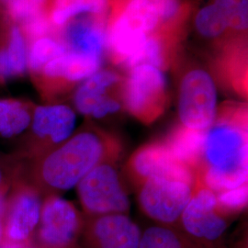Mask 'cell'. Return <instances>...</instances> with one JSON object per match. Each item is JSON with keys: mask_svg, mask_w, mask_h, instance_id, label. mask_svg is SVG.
<instances>
[{"mask_svg": "<svg viewBox=\"0 0 248 248\" xmlns=\"http://www.w3.org/2000/svg\"><path fill=\"white\" fill-rule=\"evenodd\" d=\"M248 116L244 108L217 113L206 131L197 178L215 193L248 184Z\"/></svg>", "mask_w": 248, "mask_h": 248, "instance_id": "6da1fadb", "label": "cell"}, {"mask_svg": "<svg viewBox=\"0 0 248 248\" xmlns=\"http://www.w3.org/2000/svg\"><path fill=\"white\" fill-rule=\"evenodd\" d=\"M120 151L112 135L97 129L82 131L40 156L38 180L53 190L69 189L98 165L114 162Z\"/></svg>", "mask_w": 248, "mask_h": 248, "instance_id": "7a4b0ae2", "label": "cell"}, {"mask_svg": "<svg viewBox=\"0 0 248 248\" xmlns=\"http://www.w3.org/2000/svg\"><path fill=\"white\" fill-rule=\"evenodd\" d=\"M230 215L219 207L216 193L197 178L190 201L180 217V229L206 248H215L229 225Z\"/></svg>", "mask_w": 248, "mask_h": 248, "instance_id": "3957f363", "label": "cell"}, {"mask_svg": "<svg viewBox=\"0 0 248 248\" xmlns=\"http://www.w3.org/2000/svg\"><path fill=\"white\" fill-rule=\"evenodd\" d=\"M177 104L181 125L206 132L217 115V89L210 73L201 68L187 72L180 82Z\"/></svg>", "mask_w": 248, "mask_h": 248, "instance_id": "277c9868", "label": "cell"}, {"mask_svg": "<svg viewBox=\"0 0 248 248\" xmlns=\"http://www.w3.org/2000/svg\"><path fill=\"white\" fill-rule=\"evenodd\" d=\"M124 102L127 110L144 124L155 121L167 104V78L163 71L142 64L129 70L124 83Z\"/></svg>", "mask_w": 248, "mask_h": 248, "instance_id": "5b68a950", "label": "cell"}, {"mask_svg": "<svg viewBox=\"0 0 248 248\" xmlns=\"http://www.w3.org/2000/svg\"><path fill=\"white\" fill-rule=\"evenodd\" d=\"M78 186V193L88 216L127 213L129 198L113 162H105L92 169Z\"/></svg>", "mask_w": 248, "mask_h": 248, "instance_id": "8992f818", "label": "cell"}, {"mask_svg": "<svg viewBox=\"0 0 248 248\" xmlns=\"http://www.w3.org/2000/svg\"><path fill=\"white\" fill-rule=\"evenodd\" d=\"M194 186L174 178H148L141 184L139 202L143 213L158 224L178 227Z\"/></svg>", "mask_w": 248, "mask_h": 248, "instance_id": "52a82bcc", "label": "cell"}, {"mask_svg": "<svg viewBox=\"0 0 248 248\" xmlns=\"http://www.w3.org/2000/svg\"><path fill=\"white\" fill-rule=\"evenodd\" d=\"M84 218L73 204L50 195L41 209L38 240L42 248H73L81 236Z\"/></svg>", "mask_w": 248, "mask_h": 248, "instance_id": "ba28073f", "label": "cell"}, {"mask_svg": "<svg viewBox=\"0 0 248 248\" xmlns=\"http://www.w3.org/2000/svg\"><path fill=\"white\" fill-rule=\"evenodd\" d=\"M81 236L86 248H139L142 231L125 213L88 216Z\"/></svg>", "mask_w": 248, "mask_h": 248, "instance_id": "9c48e42d", "label": "cell"}, {"mask_svg": "<svg viewBox=\"0 0 248 248\" xmlns=\"http://www.w3.org/2000/svg\"><path fill=\"white\" fill-rule=\"evenodd\" d=\"M128 170L140 184L152 177H168L195 186L197 173L174 157L164 141L150 142L135 151Z\"/></svg>", "mask_w": 248, "mask_h": 248, "instance_id": "30bf717a", "label": "cell"}, {"mask_svg": "<svg viewBox=\"0 0 248 248\" xmlns=\"http://www.w3.org/2000/svg\"><path fill=\"white\" fill-rule=\"evenodd\" d=\"M76 114L65 105L38 107L32 117L33 148L39 156L66 141L74 131Z\"/></svg>", "mask_w": 248, "mask_h": 248, "instance_id": "8fae6325", "label": "cell"}, {"mask_svg": "<svg viewBox=\"0 0 248 248\" xmlns=\"http://www.w3.org/2000/svg\"><path fill=\"white\" fill-rule=\"evenodd\" d=\"M41 201L34 187L19 186L12 196L4 228L5 243L27 244L40 222Z\"/></svg>", "mask_w": 248, "mask_h": 248, "instance_id": "7c38bea8", "label": "cell"}, {"mask_svg": "<svg viewBox=\"0 0 248 248\" xmlns=\"http://www.w3.org/2000/svg\"><path fill=\"white\" fill-rule=\"evenodd\" d=\"M121 81L115 72L95 73L81 84L75 95V105L80 113L101 119L121 108V103L107 95L108 90Z\"/></svg>", "mask_w": 248, "mask_h": 248, "instance_id": "4fadbf2b", "label": "cell"}, {"mask_svg": "<svg viewBox=\"0 0 248 248\" xmlns=\"http://www.w3.org/2000/svg\"><path fill=\"white\" fill-rule=\"evenodd\" d=\"M62 36L63 45L70 53L101 58L106 49L107 30L101 16L91 15L72 20Z\"/></svg>", "mask_w": 248, "mask_h": 248, "instance_id": "5bb4252c", "label": "cell"}, {"mask_svg": "<svg viewBox=\"0 0 248 248\" xmlns=\"http://www.w3.org/2000/svg\"><path fill=\"white\" fill-rule=\"evenodd\" d=\"M101 58L66 52L48 62L41 71L45 79L74 83L99 71Z\"/></svg>", "mask_w": 248, "mask_h": 248, "instance_id": "9a60e30c", "label": "cell"}, {"mask_svg": "<svg viewBox=\"0 0 248 248\" xmlns=\"http://www.w3.org/2000/svg\"><path fill=\"white\" fill-rule=\"evenodd\" d=\"M205 133L179 125L172 130L164 142L176 159L197 173L202 157Z\"/></svg>", "mask_w": 248, "mask_h": 248, "instance_id": "2e32d148", "label": "cell"}, {"mask_svg": "<svg viewBox=\"0 0 248 248\" xmlns=\"http://www.w3.org/2000/svg\"><path fill=\"white\" fill-rule=\"evenodd\" d=\"M139 248H206L177 226L156 224L143 231Z\"/></svg>", "mask_w": 248, "mask_h": 248, "instance_id": "e0dca14e", "label": "cell"}, {"mask_svg": "<svg viewBox=\"0 0 248 248\" xmlns=\"http://www.w3.org/2000/svg\"><path fill=\"white\" fill-rule=\"evenodd\" d=\"M134 30L151 35L160 24L157 9L152 0H126L116 14Z\"/></svg>", "mask_w": 248, "mask_h": 248, "instance_id": "ac0fdd59", "label": "cell"}, {"mask_svg": "<svg viewBox=\"0 0 248 248\" xmlns=\"http://www.w3.org/2000/svg\"><path fill=\"white\" fill-rule=\"evenodd\" d=\"M26 67L24 37L18 28H14L10 35L9 48L6 51H0V81L24 74Z\"/></svg>", "mask_w": 248, "mask_h": 248, "instance_id": "d6986e66", "label": "cell"}, {"mask_svg": "<svg viewBox=\"0 0 248 248\" xmlns=\"http://www.w3.org/2000/svg\"><path fill=\"white\" fill-rule=\"evenodd\" d=\"M108 4V0H54L51 20L61 26L81 14L102 16Z\"/></svg>", "mask_w": 248, "mask_h": 248, "instance_id": "ffe728a7", "label": "cell"}, {"mask_svg": "<svg viewBox=\"0 0 248 248\" xmlns=\"http://www.w3.org/2000/svg\"><path fill=\"white\" fill-rule=\"evenodd\" d=\"M31 122L29 108L17 100H0V135L12 137L22 133Z\"/></svg>", "mask_w": 248, "mask_h": 248, "instance_id": "44dd1931", "label": "cell"}, {"mask_svg": "<svg viewBox=\"0 0 248 248\" xmlns=\"http://www.w3.org/2000/svg\"><path fill=\"white\" fill-rule=\"evenodd\" d=\"M197 31L205 38H217L229 28L228 22L221 9L215 4L201 9L195 18Z\"/></svg>", "mask_w": 248, "mask_h": 248, "instance_id": "7402d4cb", "label": "cell"}, {"mask_svg": "<svg viewBox=\"0 0 248 248\" xmlns=\"http://www.w3.org/2000/svg\"><path fill=\"white\" fill-rule=\"evenodd\" d=\"M67 52L64 45L48 37L36 40L29 54V65L35 73H41L45 65Z\"/></svg>", "mask_w": 248, "mask_h": 248, "instance_id": "603a6c76", "label": "cell"}, {"mask_svg": "<svg viewBox=\"0 0 248 248\" xmlns=\"http://www.w3.org/2000/svg\"><path fill=\"white\" fill-rule=\"evenodd\" d=\"M147 64L163 69L165 65V53L164 46L158 37L149 35L142 50L135 56L131 63L128 66V70H131L133 67Z\"/></svg>", "mask_w": 248, "mask_h": 248, "instance_id": "cb8c5ba5", "label": "cell"}, {"mask_svg": "<svg viewBox=\"0 0 248 248\" xmlns=\"http://www.w3.org/2000/svg\"><path fill=\"white\" fill-rule=\"evenodd\" d=\"M228 26L235 31H246L248 27V0H215Z\"/></svg>", "mask_w": 248, "mask_h": 248, "instance_id": "d4e9b609", "label": "cell"}, {"mask_svg": "<svg viewBox=\"0 0 248 248\" xmlns=\"http://www.w3.org/2000/svg\"><path fill=\"white\" fill-rule=\"evenodd\" d=\"M219 207L228 215L239 213L248 203V184L216 193Z\"/></svg>", "mask_w": 248, "mask_h": 248, "instance_id": "484cf974", "label": "cell"}, {"mask_svg": "<svg viewBox=\"0 0 248 248\" xmlns=\"http://www.w3.org/2000/svg\"><path fill=\"white\" fill-rule=\"evenodd\" d=\"M47 0H10L9 15L14 20L24 22L45 11Z\"/></svg>", "mask_w": 248, "mask_h": 248, "instance_id": "4316f807", "label": "cell"}, {"mask_svg": "<svg viewBox=\"0 0 248 248\" xmlns=\"http://www.w3.org/2000/svg\"><path fill=\"white\" fill-rule=\"evenodd\" d=\"M24 31L30 39L35 40L45 38L53 31V22L45 11L29 18L24 22Z\"/></svg>", "mask_w": 248, "mask_h": 248, "instance_id": "83f0119b", "label": "cell"}, {"mask_svg": "<svg viewBox=\"0 0 248 248\" xmlns=\"http://www.w3.org/2000/svg\"><path fill=\"white\" fill-rule=\"evenodd\" d=\"M157 9L160 23H168L177 17L180 11L178 0H152Z\"/></svg>", "mask_w": 248, "mask_h": 248, "instance_id": "f1b7e54d", "label": "cell"}, {"mask_svg": "<svg viewBox=\"0 0 248 248\" xmlns=\"http://www.w3.org/2000/svg\"><path fill=\"white\" fill-rule=\"evenodd\" d=\"M0 248H31L28 244H13V243H5Z\"/></svg>", "mask_w": 248, "mask_h": 248, "instance_id": "f546056e", "label": "cell"}, {"mask_svg": "<svg viewBox=\"0 0 248 248\" xmlns=\"http://www.w3.org/2000/svg\"><path fill=\"white\" fill-rule=\"evenodd\" d=\"M4 199L2 197V194L0 193V218L2 217L3 213H4V210H5V207H4Z\"/></svg>", "mask_w": 248, "mask_h": 248, "instance_id": "4dcf8cb0", "label": "cell"}, {"mask_svg": "<svg viewBox=\"0 0 248 248\" xmlns=\"http://www.w3.org/2000/svg\"><path fill=\"white\" fill-rule=\"evenodd\" d=\"M3 236H4V228L2 226V222H1V218H0V244H1Z\"/></svg>", "mask_w": 248, "mask_h": 248, "instance_id": "1f68e13d", "label": "cell"}, {"mask_svg": "<svg viewBox=\"0 0 248 248\" xmlns=\"http://www.w3.org/2000/svg\"><path fill=\"white\" fill-rule=\"evenodd\" d=\"M0 183H1V172H0Z\"/></svg>", "mask_w": 248, "mask_h": 248, "instance_id": "d6a6232c", "label": "cell"}, {"mask_svg": "<svg viewBox=\"0 0 248 248\" xmlns=\"http://www.w3.org/2000/svg\"><path fill=\"white\" fill-rule=\"evenodd\" d=\"M2 1H10V0H2Z\"/></svg>", "mask_w": 248, "mask_h": 248, "instance_id": "836d02e7", "label": "cell"}, {"mask_svg": "<svg viewBox=\"0 0 248 248\" xmlns=\"http://www.w3.org/2000/svg\"><path fill=\"white\" fill-rule=\"evenodd\" d=\"M78 248V246H76V247H75V248Z\"/></svg>", "mask_w": 248, "mask_h": 248, "instance_id": "e575fe53", "label": "cell"}, {"mask_svg": "<svg viewBox=\"0 0 248 248\" xmlns=\"http://www.w3.org/2000/svg\"><path fill=\"white\" fill-rule=\"evenodd\" d=\"M74 248H75V247H74Z\"/></svg>", "mask_w": 248, "mask_h": 248, "instance_id": "d590c367", "label": "cell"}]
</instances>
